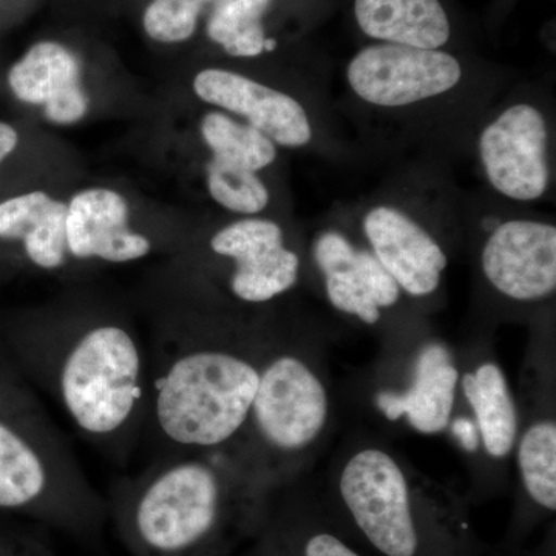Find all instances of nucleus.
Masks as SVG:
<instances>
[{"label": "nucleus", "mask_w": 556, "mask_h": 556, "mask_svg": "<svg viewBox=\"0 0 556 556\" xmlns=\"http://www.w3.org/2000/svg\"><path fill=\"white\" fill-rule=\"evenodd\" d=\"M313 258L324 277L329 303L346 316L376 325L382 311L393 308L401 299V288L372 252L354 247L336 230L318 233Z\"/></svg>", "instance_id": "9b49d317"}, {"label": "nucleus", "mask_w": 556, "mask_h": 556, "mask_svg": "<svg viewBox=\"0 0 556 556\" xmlns=\"http://www.w3.org/2000/svg\"><path fill=\"white\" fill-rule=\"evenodd\" d=\"M207 248L212 257L228 265L225 289L240 305H268L298 285L302 262L273 219L230 223L211 237Z\"/></svg>", "instance_id": "0eeeda50"}, {"label": "nucleus", "mask_w": 556, "mask_h": 556, "mask_svg": "<svg viewBox=\"0 0 556 556\" xmlns=\"http://www.w3.org/2000/svg\"><path fill=\"white\" fill-rule=\"evenodd\" d=\"M448 428L464 450L470 453L477 452L479 444H481V439H479V431L475 419H470V417H455V419L450 420Z\"/></svg>", "instance_id": "bb28decb"}, {"label": "nucleus", "mask_w": 556, "mask_h": 556, "mask_svg": "<svg viewBox=\"0 0 556 556\" xmlns=\"http://www.w3.org/2000/svg\"><path fill=\"white\" fill-rule=\"evenodd\" d=\"M0 556H60L39 536L0 527Z\"/></svg>", "instance_id": "393cba45"}, {"label": "nucleus", "mask_w": 556, "mask_h": 556, "mask_svg": "<svg viewBox=\"0 0 556 556\" xmlns=\"http://www.w3.org/2000/svg\"><path fill=\"white\" fill-rule=\"evenodd\" d=\"M369 251L409 298L433 295L448 257L439 241L415 218L393 206H376L362 222Z\"/></svg>", "instance_id": "4468645a"}, {"label": "nucleus", "mask_w": 556, "mask_h": 556, "mask_svg": "<svg viewBox=\"0 0 556 556\" xmlns=\"http://www.w3.org/2000/svg\"><path fill=\"white\" fill-rule=\"evenodd\" d=\"M0 353L87 444L129 463L148 412L149 348L126 318L90 309L7 318Z\"/></svg>", "instance_id": "f257e3e1"}, {"label": "nucleus", "mask_w": 556, "mask_h": 556, "mask_svg": "<svg viewBox=\"0 0 556 556\" xmlns=\"http://www.w3.org/2000/svg\"><path fill=\"white\" fill-rule=\"evenodd\" d=\"M346 79L367 104L407 108L455 89L463 79V65L442 50L379 42L350 61Z\"/></svg>", "instance_id": "6e6552de"}, {"label": "nucleus", "mask_w": 556, "mask_h": 556, "mask_svg": "<svg viewBox=\"0 0 556 556\" xmlns=\"http://www.w3.org/2000/svg\"><path fill=\"white\" fill-rule=\"evenodd\" d=\"M299 556H362L334 533H311L300 541Z\"/></svg>", "instance_id": "a878e982"}, {"label": "nucleus", "mask_w": 556, "mask_h": 556, "mask_svg": "<svg viewBox=\"0 0 556 556\" xmlns=\"http://www.w3.org/2000/svg\"><path fill=\"white\" fill-rule=\"evenodd\" d=\"M482 447L492 459L503 460L517 445L519 419L503 368L493 361L481 362L459 378Z\"/></svg>", "instance_id": "6ab92c4d"}, {"label": "nucleus", "mask_w": 556, "mask_h": 556, "mask_svg": "<svg viewBox=\"0 0 556 556\" xmlns=\"http://www.w3.org/2000/svg\"><path fill=\"white\" fill-rule=\"evenodd\" d=\"M519 477L536 506L556 510V422L543 417L527 426L517 439Z\"/></svg>", "instance_id": "4be33fe9"}, {"label": "nucleus", "mask_w": 556, "mask_h": 556, "mask_svg": "<svg viewBox=\"0 0 556 556\" xmlns=\"http://www.w3.org/2000/svg\"><path fill=\"white\" fill-rule=\"evenodd\" d=\"M201 9L197 0H152L142 16V27L156 42H186L195 35Z\"/></svg>", "instance_id": "b1692460"}, {"label": "nucleus", "mask_w": 556, "mask_h": 556, "mask_svg": "<svg viewBox=\"0 0 556 556\" xmlns=\"http://www.w3.org/2000/svg\"><path fill=\"white\" fill-rule=\"evenodd\" d=\"M331 413V394L308 348L273 328L257 393L233 455L274 496L316 452Z\"/></svg>", "instance_id": "39448f33"}, {"label": "nucleus", "mask_w": 556, "mask_h": 556, "mask_svg": "<svg viewBox=\"0 0 556 556\" xmlns=\"http://www.w3.org/2000/svg\"><path fill=\"white\" fill-rule=\"evenodd\" d=\"M65 240L72 263L138 262L152 254L155 241L130 228L129 204L112 189L80 190L67 204Z\"/></svg>", "instance_id": "ddd939ff"}, {"label": "nucleus", "mask_w": 556, "mask_h": 556, "mask_svg": "<svg viewBox=\"0 0 556 556\" xmlns=\"http://www.w3.org/2000/svg\"><path fill=\"white\" fill-rule=\"evenodd\" d=\"M67 204L46 192H30L0 203V240L20 243L36 269L58 273L70 266L65 240Z\"/></svg>", "instance_id": "f3484780"}, {"label": "nucleus", "mask_w": 556, "mask_h": 556, "mask_svg": "<svg viewBox=\"0 0 556 556\" xmlns=\"http://www.w3.org/2000/svg\"><path fill=\"white\" fill-rule=\"evenodd\" d=\"M200 130L212 159L236 164L255 174L277 160V144L273 139L249 124L237 123L226 113H207L201 119Z\"/></svg>", "instance_id": "412c9836"}, {"label": "nucleus", "mask_w": 556, "mask_h": 556, "mask_svg": "<svg viewBox=\"0 0 556 556\" xmlns=\"http://www.w3.org/2000/svg\"><path fill=\"white\" fill-rule=\"evenodd\" d=\"M273 0H214L207 20V36L232 58H257L265 53L263 17Z\"/></svg>", "instance_id": "aec40b11"}, {"label": "nucleus", "mask_w": 556, "mask_h": 556, "mask_svg": "<svg viewBox=\"0 0 556 556\" xmlns=\"http://www.w3.org/2000/svg\"><path fill=\"white\" fill-rule=\"evenodd\" d=\"M401 457L380 444L356 445L343 457L338 493L354 525L383 556H417L415 490Z\"/></svg>", "instance_id": "423d86ee"}, {"label": "nucleus", "mask_w": 556, "mask_h": 556, "mask_svg": "<svg viewBox=\"0 0 556 556\" xmlns=\"http://www.w3.org/2000/svg\"><path fill=\"white\" fill-rule=\"evenodd\" d=\"M9 84L17 100L42 105L54 124L78 123L89 110L79 60L68 47L54 40L35 43L11 67Z\"/></svg>", "instance_id": "dca6fc26"}, {"label": "nucleus", "mask_w": 556, "mask_h": 556, "mask_svg": "<svg viewBox=\"0 0 556 556\" xmlns=\"http://www.w3.org/2000/svg\"><path fill=\"white\" fill-rule=\"evenodd\" d=\"M354 16L365 36L382 43L441 50L452 35L441 0H354Z\"/></svg>", "instance_id": "a211bd4d"}, {"label": "nucleus", "mask_w": 556, "mask_h": 556, "mask_svg": "<svg viewBox=\"0 0 556 556\" xmlns=\"http://www.w3.org/2000/svg\"><path fill=\"white\" fill-rule=\"evenodd\" d=\"M270 332L266 324L181 305L160 318L148 345L141 438L150 459L236 448Z\"/></svg>", "instance_id": "f03ea898"}, {"label": "nucleus", "mask_w": 556, "mask_h": 556, "mask_svg": "<svg viewBox=\"0 0 556 556\" xmlns=\"http://www.w3.org/2000/svg\"><path fill=\"white\" fill-rule=\"evenodd\" d=\"M277 49V40L266 38L265 40V51H274Z\"/></svg>", "instance_id": "c85d7f7f"}, {"label": "nucleus", "mask_w": 556, "mask_h": 556, "mask_svg": "<svg viewBox=\"0 0 556 556\" xmlns=\"http://www.w3.org/2000/svg\"><path fill=\"white\" fill-rule=\"evenodd\" d=\"M481 268L497 294L518 303L554 298L556 228L538 219H507L486 237Z\"/></svg>", "instance_id": "9d476101"}, {"label": "nucleus", "mask_w": 556, "mask_h": 556, "mask_svg": "<svg viewBox=\"0 0 556 556\" xmlns=\"http://www.w3.org/2000/svg\"><path fill=\"white\" fill-rule=\"evenodd\" d=\"M459 369L444 343H427L417 351L408 386L376 394V407L391 422L405 419L420 434L447 430L455 409Z\"/></svg>", "instance_id": "2eb2a0df"}, {"label": "nucleus", "mask_w": 556, "mask_h": 556, "mask_svg": "<svg viewBox=\"0 0 556 556\" xmlns=\"http://www.w3.org/2000/svg\"><path fill=\"white\" fill-rule=\"evenodd\" d=\"M207 189L212 200L230 212L255 215L269 204V190L255 172L212 159L207 163Z\"/></svg>", "instance_id": "5701e85b"}, {"label": "nucleus", "mask_w": 556, "mask_h": 556, "mask_svg": "<svg viewBox=\"0 0 556 556\" xmlns=\"http://www.w3.org/2000/svg\"><path fill=\"white\" fill-rule=\"evenodd\" d=\"M273 497L232 452L149 459L105 495L109 526L130 556H230L262 532Z\"/></svg>", "instance_id": "7ed1b4c3"}, {"label": "nucleus", "mask_w": 556, "mask_h": 556, "mask_svg": "<svg viewBox=\"0 0 556 556\" xmlns=\"http://www.w3.org/2000/svg\"><path fill=\"white\" fill-rule=\"evenodd\" d=\"M197 2H200L201 5H204V3L214 2V0H197Z\"/></svg>", "instance_id": "c756f323"}, {"label": "nucleus", "mask_w": 556, "mask_h": 556, "mask_svg": "<svg viewBox=\"0 0 556 556\" xmlns=\"http://www.w3.org/2000/svg\"><path fill=\"white\" fill-rule=\"evenodd\" d=\"M0 514L84 544L100 543L108 500L53 422L40 394L0 353Z\"/></svg>", "instance_id": "20e7f679"}, {"label": "nucleus", "mask_w": 556, "mask_h": 556, "mask_svg": "<svg viewBox=\"0 0 556 556\" xmlns=\"http://www.w3.org/2000/svg\"><path fill=\"white\" fill-rule=\"evenodd\" d=\"M490 186L508 200H540L551 185L548 126L535 105H510L486 124L478 141Z\"/></svg>", "instance_id": "1a4fd4ad"}, {"label": "nucleus", "mask_w": 556, "mask_h": 556, "mask_svg": "<svg viewBox=\"0 0 556 556\" xmlns=\"http://www.w3.org/2000/svg\"><path fill=\"white\" fill-rule=\"evenodd\" d=\"M201 101L243 116L277 146L305 148L313 139V126L305 108L291 94L225 68L201 70L193 79Z\"/></svg>", "instance_id": "f8f14e48"}, {"label": "nucleus", "mask_w": 556, "mask_h": 556, "mask_svg": "<svg viewBox=\"0 0 556 556\" xmlns=\"http://www.w3.org/2000/svg\"><path fill=\"white\" fill-rule=\"evenodd\" d=\"M20 135L10 124L0 123V164L16 149Z\"/></svg>", "instance_id": "cd10ccee"}]
</instances>
